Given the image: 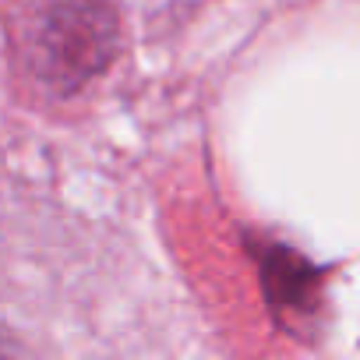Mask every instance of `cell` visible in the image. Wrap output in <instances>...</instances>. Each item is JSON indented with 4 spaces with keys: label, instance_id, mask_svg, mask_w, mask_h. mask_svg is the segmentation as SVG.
Returning a JSON list of instances; mask_svg holds the SVG:
<instances>
[{
    "label": "cell",
    "instance_id": "1",
    "mask_svg": "<svg viewBox=\"0 0 360 360\" xmlns=\"http://www.w3.org/2000/svg\"><path fill=\"white\" fill-rule=\"evenodd\" d=\"M117 50V18L106 0H50L36 18L32 68L60 96L92 82Z\"/></svg>",
    "mask_w": 360,
    "mask_h": 360
}]
</instances>
